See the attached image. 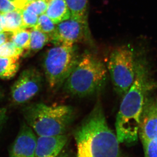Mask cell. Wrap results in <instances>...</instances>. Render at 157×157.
<instances>
[{
	"label": "cell",
	"instance_id": "obj_1",
	"mask_svg": "<svg viewBox=\"0 0 157 157\" xmlns=\"http://www.w3.org/2000/svg\"><path fill=\"white\" fill-rule=\"evenodd\" d=\"M74 138L77 157H122L120 143L107 124L99 101L76 129Z\"/></svg>",
	"mask_w": 157,
	"mask_h": 157
},
{
	"label": "cell",
	"instance_id": "obj_2",
	"mask_svg": "<svg viewBox=\"0 0 157 157\" xmlns=\"http://www.w3.org/2000/svg\"><path fill=\"white\" fill-rule=\"evenodd\" d=\"M107 68L100 59L90 52L79 58L65 81V91L71 95L86 97L96 94L106 82Z\"/></svg>",
	"mask_w": 157,
	"mask_h": 157
},
{
	"label": "cell",
	"instance_id": "obj_3",
	"mask_svg": "<svg viewBox=\"0 0 157 157\" xmlns=\"http://www.w3.org/2000/svg\"><path fill=\"white\" fill-rule=\"evenodd\" d=\"M25 123L39 136L64 134L74 116V111L67 105H48L36 103L23 110Z\"/></svg>",
	"mask_w": 157,
	"mask_h": 157
},
{
	"label": "cell",
	"instance_id": "obj_4",
	"mask_svg": "<svg viewBox=\"0 0 157 157\" xmlns=\"http://www.w3.org/2000/svg\"><path fill=\"white\" fill-rule=\"evenodd\" d=\"M79 58L74 46H55L46 52L43 60V68L51 88L58 87L65 82Z\"/></svg>",
	"mask_w": 157,
	"mask_h": 157
},
{
	"label": "cell",
	"instance_id": "obj_5",
	"mask_svg": "<svg viewBox=\"0 0 157 157\" xmlns=\"http://www.w3.org/2000/svg\"><path fill=\"white\" fill-rule=\"evenodd\" d=\"M136 63L133 49L129 45L117 47L110 53L107 68L118 95L123 96L133 83Z\"/></svg>",
	"mask_w": 157,
	"mask_h": 157
},
{
	"label": "cell",
	"instance_id": "obj_6",
	"mask_svg": "<svg viewBox=\"0 0 157 157\" xmlns=\"http://www.w3.org/2000/svg\"><path fill=\"white\" fill-rule=\"evenodd\" d=\"M90 39L89 27L70 18L56 24L51 42L55 46H74L76 43L90 42Z\"/></svg>",
	"mask_w": 157,
	"mask_h": 157
},
{
	"label": "cell",
	"instance_id": "obj_7",
	"mask_svg": "<svg viewBox=\"0 0 157 157\" xmlns=\"http://www.w3.org/2000/svg\"><path fill=\"white\" fill-rule=\"evenodd\" d=\"M42 82V76L36 68L24 70L11 87V96L13 102L22 104L31 100L40 91Z\"/></svg>",
	"mask_w": 157,
	"mask_h": 157
},
{
	"label": "cell",
	"instance_id": "obj_8",
	"mask_svg": "<svg viewBox=\"0 0 157 157\" xmlns=\"http://www.w3.org/2000/svg\"><path fill=\"white\" fill-rule=\"evenodd\" d=\"M36 144L34 131L24 122L11 147L9 157H35Z\"/></svg>",
	"mask_w": 157,
	"mask_h": 157
},
{
	"label": "cell",
	"instance_id": "obj_9",
	"mask_svg": "<svg viewBox=\"0 0 157 157\" xmlns=\"http://www.w3.org/2000/svg\"><path fill=\"white\" fill-rule=\"evenodd\" d=\"M139 137L142 143L157 138V108L155 101L147 96L142 110Z\"/></svg>",
	"mask_w": 157,
	"mask_h": 157
},
{
	"label": "cell",
	"instance_id": "obj_10",
	"mask_svg": "<svg viewBox=\"0 0 157 157\" xmlns=\"http://www.w3.org/2000/svg\"><path fill=\"white\" fill-rule=\"evenodd\" d=\"M68 141L65 134L39 136L37 139L35 157H56L61 153Z\"/></svg>",
	"mask_w": 157,
	"mask_h": 157
},
{
	"label": "cell",
	"instance_id": "obj_11",
	"mask_svg": "<svg viewBox=\"0 0 157 157\" xmlns=\"http://www.w3.org/2000/svg\"><path fill=\"white\" fill-rule=\"evenodd\" d=\"M45 14L56 25L71 18V12L66 0H51Z\"/></svg>",
	"mask_w": 157,
	"mask_h": 157
},
{
	"label": "cell",
	"instance_id": "obj_12",
	"mask_svg": "<svg viewBox=\"0 0 157 157\" xmlns=\"http://www.w3.org/2000/svg\"><path fill=\"white\" fill-rule=\"evenodd\" d=\"M71 12V18L86 26L88 23V0H66Z\"/></svg>",
	"mask_w": 157,
	"mask_h": 157
},
{
	"label": "cell",
	"instance_id": "obj_13",
	"mask_svg": "<svg viewBox=\"0 0 157 157\" xmlns=\"http://www.w3.org/2000/svg\"><path fill=\"white\" fill-rule=\"evenodd\" d=\"M30 46L28 50L22 54V56L27 57L41 50L48 42H51L49 35L32 28Z\"/></svg>",
	"mask_w": 157,
	"mask_h": 157
},
{
	"label": "cell",
	"instance_id": "obj_14",
	"mask_svg": "<svg viewBox=\"0 0 157 157\" xmlns=\"http://www.w3.org/2000/svg\"><path fill=\"white\" fill-rule=\"evenodd\" d=\"M19 58H0V78L9 80L15 76L19 70Z\"/></svg>",
	"mask_w": 157,
	"mask_h": 157
},
{
	"label": "cell",
	"instance_id": "obj_15",
	"mask_svg": "<svg viewBox=\"0 0 157 157\" xmlns=\"http://www.w3.org/2000/svg\"><path fill=\"white\" fill-rule=\"evenodd\" d=\"M4 17L3 31L14 33L24 28L21 11L16 10L3 14Z\"/></svg>",
	"mask_w": 157,
	"mask_h": 157
},
{
	"label": "cell",
	"instance_id": "obj_16",
	"mask_svg": "<svg viewBox=\"0 0 157 157\" xmlns=\"http://www.w3.org/2000/svg\"><path fill=\"white\" fill-rule=\"evenodd\" d=\"M30 30L22 29L12 33L10 40L13 42L17 48L22 50L24 53L28 50L30 46Z\"/></svg>",
	"mask_w": 157,
	"mask_h": 157
},
{
	"label": "cell",
	"instance_id": "obj_17",
	"mask_svg": "<svg viewBox=\"0 0 157 157\" xmlns=\"http://www.w3.org/2000/svg\"><path fill=\"white\" fill-rule=\"evenodd\" d=\"M56 27V25L53 23L46 14H44L39 16L37 24L34 28L49 35L51 39Z\"/></svg>",
	"mask_w": 157,
	"mask_h": 157
},
{
	"label": "cell",
	"instance_id": "obj_18",
	"mask_svg": "<svg viewBox=\"0 0 157 157\" xmlns=\"http://www.w3.org/2000/svg\"><path fill=\"white\" fill-rule=\"evenodd\" d=\"M22 53L23 51L17 48L11 40L0 46V58L21 57Z\"/></svg>",
	"mask_w": 157,
	"mask_h": 157
},
{
	"label": "cell",
	"instance_id": "obj_19",
	"mask_svg": "<svg viewBox=\"0 0 157 157\" xmlns=\"http://www.w3.org/2000/svg\"><path fill=\"white\" fill-rule=\"evenodd\" d=\"M21 12L24 28L25 29L34 28L37 24L39 16L27 9H23Z\"/></svg>",
	"mask_w": 157,
	"mask_h": 157
},
{
	"label": "cell",
	"instance_id": "obj_20",
	"mask_svg": "<svg viewBox=\"0 0 157 157\" xmlns=\"http://www.w3.org/2000/svg\"><path fill=\"white\" fill-rule=\"evenodd\" d=\"M48 4L45 0H35L27 5L25 9L34 12L38 16L45 14Z\"/></svg>",
	"mask_w": 157,
	"mask_h": 157
},
{
	"label": "cell",
	"instance_id": "obj_21",
	"mask_svg": "<svg viewBox=\"0 0 157 157\" xmlns=\"http://www.w3.org/2000/svg\"><path fill=\"white\" fill-rule=\"evenodd\" d=\"M144 157H157V138L142 143Z\"/></svg>",
	"mask_w": 157,
	"mask_h": 157
},
{
	"label": "cell",
	"instance_id": "obj_22",
	"mask_svg": "<svg viewBox=\"0 0 157 157\" xmlns=\"http://www.w3.org/2000/svg\"><path fill=\"white\" fill-rule=\"evenodd\" d=\"M16 10L15 6L10 0H0V14H6Z\"/></svg>",
	"mask_w": 157,
	"mask_h": 157
},
{
	"label": "cell",
	"instance_id": "obj_23",
	"mask_svg": "<svg viewBox=\"0 0 157 157\" xmlns=\"http://www.w3.org/2000/svg\"><path fill=\"white\" fill-rule=\"evenodd\" d=\"M7 119V109L4 108H0V132L3 129V126Z\"/></svg>",
	"mask_w": 157,
	"mask_h": 157
},
{
	"label": "cell",
	"instance_id": "obj_24",
	"mask_svg": "<svg viewBox=\"0 0 157 157\" xmlns=\"http://www.w3.org/2000/svg\"><path fill=\"white\" fill-rule=\"evenodd\" d=\"M12 33L3 31L0 32V46L10 40Z\"/></svg>",
	"mask_w": 157,
	"mask_h": 157
},
{
	"label": "cell",
	"instance_id": "obj_25",
	"mask_svg": "<svg viewBox=\"0 0 157 157\" xmlns=\"http://www.w3.org/2000/svg\"><path fill=\"white\" fill-rule=\"evenodd\" d=\"M34 1L35 0H19L18 10L20 11L22 10L27 7L29 4Z\"/></svg>",
	"mask_w": 157,
	"mask_h": 157
},
{
	"label": "cell",
	"instance_id": "obj_26",
	"mask_svg": "<svg viewBox=\"0 0 157 157\" xmlns=\"http://www.w3.org/2000/svg\"><path fill=\"white\" fill-rule=\"evenodd\" d=\"M4 17L3 14H0V32L4 31Z\"/></svg>",
	"mask_w": 157,
	"mask_h": 157
},
{
	"label": "cell",
	"instance_id": "obj_27",
	"mask_svg": "<svg viewBox=\"0 0 157 157\" xmlns=\"http://www.w3.org/2000/svg\"><path fill=\"white\" fill-rule=\"evenodd\" d=\"M56 157H72L67 153H60L58 156H56Z\"/></svg>",
	"mask_w": 157,
	"mask_h": 157
},
{
	"label": "cell",
	"instance_id": "obj_28",
	"mask_svg": "<svg viewBox=\"0 0 157 157\" xmlns=\"http://www.w3.org/2000/svg\"><path fill=\"white\" fill-rule=\"evenodd\" d=\"M2 96V91L1 87H0V99L1 98Z\"/></svg>",
	"mask_w": 157,
	"mask_h": 157
},
{
	"label": "cell",
	"instance_id": "obj_29",
	"mask_svg": "<svg viewBox=\"0 0 157 157\" xmlns=\"http://www.w3.org/2000/svg\"><path fill=\"white\" fill-rule=\"evenodd\" d=\"M155 104H156V107H157V99H156V101H155Z\"/></svg>",
	"mask_w": 157,
	"mask_h": 157
}]
</instances>
